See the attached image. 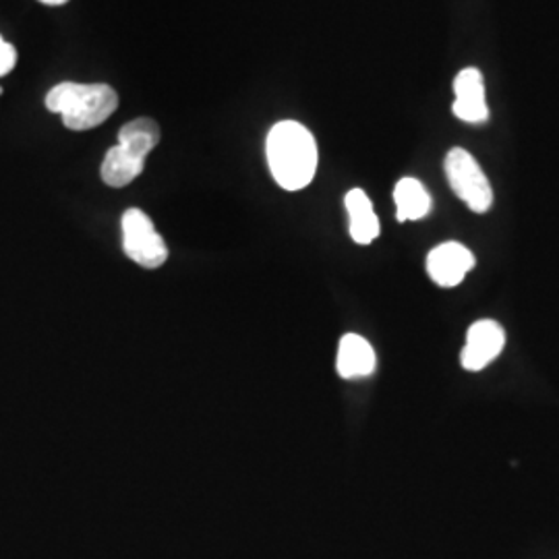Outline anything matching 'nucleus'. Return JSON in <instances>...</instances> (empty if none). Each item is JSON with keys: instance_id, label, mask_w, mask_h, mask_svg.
<instances>
[{"instance_id": "1", "label": "nucleus", "mask_w": 559, "mask_h": 559, "mask_svg": "<svg viewBox=\"0 0 559 559\" xmlns=\"http://www.w3.org/2000/svg\"><path fill=\"white\" fill-rule=\"evenodd\" d=\"M265 154L272 177L286 191L305 189L318 173V143L297 120H282L272 127Z\"/></svg>"}, {"instance_id": "2", "label": "nucleus", "mask_w": 559, "mask_h": 559, "mask_svg": "<svg viewBox=\"0 0 559 559\" xmlns=\"http://www.w3.org/2000/svg\"><path fill=\"white\" fill-rule=\"evenodd\" d=\"M46 108L60 115L67 129L90 131L112 117L119 108V94L106 83L64 81L48 92Z\"/></svg>"}, {"instance_id": "3", "label": "nucleus", "mask_w": 559, "mask_h": 559, "mask_svg": "<svg viewBox=\"0 0 559 559\" xmlns=\"http://www.w3.org/2000/svg\"><path fill=\"white\" fill-rule=\"evenodd\" d=\"M445 175L456 198L464 201L473 212L485 214L493 205V189L479 162L466 150L454 147L445 158Z\"/></svg>"}, {"instance_id": "4", "label": "nucleus", "mask_w": 559, "mask_h": 559, "mask_svg": "<svg viewBox=\"0 0 559 559\" xmlns=\"http://www.w3.org/2000/svg\"><path fill=\"white\" fill-rule=\"evenodd\" d=\"M122 249L145 270H158L168 260V247L145 212L131 207L122 214Z\"/></svg>"}, {"instance_id": "5", "label": "nucleus", "mask_w": 559, "mask_h": 559, "mask_svg": "<svg viewBox=\"0 0 559 559\" xmlns=\"http://www.w3.org/2000/svg\"><path fill=\"white\" fill-rule=\"evenodd\" d=\"M506 344V332L498 321L480 320L468 328L462 350V367L466 371H480L498 359Z\"/></svg>"}, {"instance_id": "6", "label": "nucleus", "mask_w": 559, "mask_h": 559, "mask_svg": "<svg viewBox=\"0 0 559 559\" xmlns=\"http://www.w3.org/2000/svg\"><path fill=\"white\" fill-rule=\"evenodd\" d=\"M475 267V255L460 242H443L427 255V274L443 288L459 286Z\"/></svg>"}, {"instance_id": "7", "label": "nucleus", "mask_w": 559, "mask_h": 559, "mask_svg": "<svg viewBox=\"0 0 559 559\" xmlns=\"http://www.w3.org/2000/svg\"><path fill=\"white\" fill-rule=\"evenodd\" d=\"M454 115L464 122H485L489 119V108L485 98V80L479 69H464L454 80Z\"/></svg>"}, {"instance_id": "8", "label": "nucleus", "mask_w": 559, "mask_h": 559, "mask_svg": "<svg viewBox=\"0 0 559 559\" xmlns=\"http://www.w3.org/2000/svg\"><path fill=\"white\" fill-rule=\"evenodd\" d=\"M378 357L373 346L359 334H346L342 336L338 344V367L340 378L344 380H357L367 378L376 371Z\"/></svg>"}, {"instance_id": "9", "label": "nucleus", "mask_w": 559, "mask_h": 559, "mask_svg": "<svg viewBox=\"0 0 559 559\" xmlns=\"http://www.w3.org/2000/svg\"><path fill=\"white\" fill-rule=\"evenodd\" d=\"M346 212L350 218V237L359 245H369L380 237V221L373 212L371 200L362 189H353L346 193Z\"/></svg>"}, {"instance_id": "10", "label": "nucleus", "mask_w": 559, "mask_h": 559, "mask_svg": "<svg viewBox=\"0 0 559 559\" xmlns=\"http://www.w3.org/2000/svg\"><path fill=\"white\" fill-rule=\"evenodd\" d=\"M143 168H145V158L124 150L122 145L117 143L104 156L100 168L102 180L108 187L122 189V187H127V185H131L133 180L138 179L143 173Z\"/></svg>"}, {"instance_id": "11", "label": "nucleus", "mask_w": 559, "mask_h": 559, "mask_svg": "<svg viewBox=\"0 0 559 559\" xmlns=\"http://www.w3.org/2000/svg\"><path fill=\"white\" fill-rule=\"evenodd\" d=\"M394 201L399 222L420 221L431 212V195L417 179L399 180L394 189Z\"/></svg>"}, {"instance_id": "12", "label": "nucleus", "mask_w": 559, "mask_h": 559, "mask_svg": "<svg viewBox=\"0 0 559 559\" xmlns=\"http://www.w3.org/2000/svg\"><path fill=\"white\" fill-rule=\"evenodd\" d=\"M158 143H160V127L156 120L147 117L131 120L119 131V145L138 154L141 158H147Z\"/></svg>"}, {"instance_id": "13", "label": "nucleus", "mask_w": 559, "mask_h": 559, "mask_svg": "<svg viewBox=\"0 0 559 559\" xmlns=\"http://www.w3.org/2000/svg\"><path fill=\"white\" fill-rule=\"evenodd\" d=\"M15 62H17L15 46L0 38V78L9 75L15 69Z\"/></svg>"}, {"instance_id": "14", "label": "nucleus", "mask_w": 559, "mask_h": 559, "mask_svg": "<svg viewBox=\"0 0 559 559\" xmlns=\"http://www.w3.org/2000/svg\"><path fill=\"white\" fill-rule=\"evenodd\" d=\"M44 4H50V7H59V4H64V2H69V0H40Z\"/></svg>"}]
</instances>
